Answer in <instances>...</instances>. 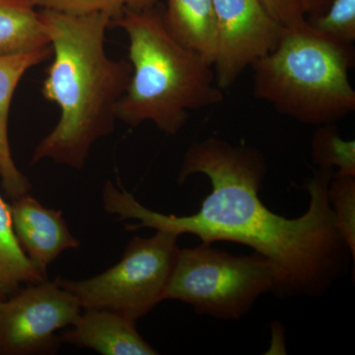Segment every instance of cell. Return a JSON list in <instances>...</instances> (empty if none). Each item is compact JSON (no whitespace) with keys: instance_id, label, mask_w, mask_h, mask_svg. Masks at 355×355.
I'll return each instance as SVG.
<instances>
[{"instance_id":"8","label":"cell","mask_w":355,"mask_h":355,"mask_svg":"<svg viewBox=\"0 0 355 355\" xmlns=\"http://www.w3.org/2000/svg\"><path fill=\"white\" fill-rule=\"evenodd\" d=\"M217 27L216 83L227 90L248 67L272 51L286 28L260 0H214Z\"/></svg>"},{"instance_id":"17","label":"cell","mask_w":355,"mask_h":355,"mask_svg":"<svg viewBox=\"0 0 355 355\" xmlns=\"http://www.w3.org/2000/svg\"><path fill=\"white\" fill-rule=\"evenodd\" d=\"M306 21L327 38L347 46L355 42V0H331L323 12L306 16Z\"/></svg>"},{"instance_id":"22","label":"cell","mask_w":355,"mask_h":355,"mask_svg":"<svg viewBox=\"0 0 355 355\" xmlns=\"http://www.w3.org/2000/svg\"><path fill=\"white\" fill-rule=\"evenodd\" d=\"M157 1L158 0H125V7L132 10H144L155 6Z\"/></svg>"},{"instance_id":"11","label":"cell","mask_w":355,"mask_h":355,"mask_svg":"<svg viewBox=\"0 0 355 355\" xmlns=\"http://www.w3.org/2000/svg\"><path fill=\"white\" fill-rule=\"evenodd\" d=\"M51 48L0 57V181L11 200L27 195L32 186L29 179L18 169L11 153L8 135L9 112L14 92L28 70L46 62Z\"/></svg>"},{"instance_id":"15","label":"cell","mask_w":355,"mask_h":355,"mask_svg":"<svg viewBox=\"0 0 355 355\" xmlns=\"http://www.w3.org/2000/svg\"><path fill=\"white\" fill-rule=\"evenodd\" d=\"M318 127L311 141L313 164L333 170L334 176L355 177L354 140H343L335 123Z\"/></svg>"},{"instance_id":"16","label":"cell","mask_w":355,"mask_h":355,"mask_svg":"<svg viewBox=\"0 0 355 355\" xmlns=\"http://www.w3.org/2000/svg\"><path fill=\"white\" fill-rule=\"evenodd\" d=\"M328 198L336 230L355 259V177L333 175Z\"/></svg>"},{"instance_id":"13","label":"cell","mask_w":355,"mask_h":355,"mask_svg":"<svg viewBox=\"0 0 355 355\" xmlns=\"http://www.w3.org/2000/svg\"><path fill=\"white\" fill-rule=\"evenodd\" d=\"M50 46L33 0H0V57Z\"/></svg>"},{"instance_id":"14","label":"cell","mask_w":355,"mask_h":355,"mask_svg":"<svg viewBox=\"0 0 355 355\" xmlns=\"http://www.w3.org/2000/svg\"><path fill=\"white\" fill-rule=\"evenodd\" d=\"M44 277L30 261L14 231L10 205L0 195V299L27 284H41Z\"/></svg>"},{"instance_id":"6","label":"cell","mask_w":355,"mask_h":355,"mask_svg":"<svg viewBox=\"0 0 355 355\" xmlns=\"http://www.w3.org/2000/svg\"><path fill=\"white\" fill-rule=\"evenodd\" d=\"M179 237L161 230L149 238L133 236L121 261L106 272L83 280L58 277V286L72 294L83 309L113 311L137 322L164 301Z\"/></svg>"},{"instance_id":"19","label":"cell","mask_w":355,"mask_h":355,"mask_svg":"<svg viewBox=\"0 0 355 355\" xmlns=\"http://www.w3.org/2000/svg\"><path fill=\"white\" fill-rule=\"evenodd\" d=\"M273 20L284 28L304 24L306 16L301 0H260Z\"/></svg>"},{"instance_id":"21","label":"cell","mask_w":355,"mask_h":355,"mask_svg":"<svg viewBox=\"0 0 355 355\" xmlns=\"http://www.w3.org/2000/svg\"><path fill=\"white\" fill-rule=\"evenodd\" d=\"M331 0H301L305 16L316 15L323 12Z\"/></svg>"},{"instance_id":"1","label":"cell","mask_w":355,"mask_h":355,"mask_svg":"<svg viewBox=\"0 0 355 355\" xmlns=\"http://www.w3.org/2000/svg\"><path fill=\"white\" fill-rule=\"evenodd\" d=\"M265 156L254 147L234 146L209 137L184 153L178 184L193 175L209 178L211 193L197 214L166 216L144 207L125 189L107 181L103 190L105 211L120 220L135 219L128 231L150 228L181 236H198L202 242H234L265 257L275 270V297H321L354 261L336 230L328 198L333 170L315 167L306 182L307 211L288 219L263 205L260 190L266 175Z\"/></svg>"},{"instance_id":"10","label":"cell","mask_w":355,"mask_h":355,"mask_svg":"<svg viewBox=\"0 0 355 355\" xmlns=\"http://www.w3.org/2000/svg\"><path fill=\"white\" fill-rule=\"evenodd\" d=\"M137 322L109 310L84 309L76 323L60 334V342L103 355H155L137 331Z\"/></svg>"},{"instance_id":"9","label":"cell","mask_w":355,"mask_h":355,"mask_svg":"<svg viewBox=\"0 0 355 355\" xmlns=\"http://www.w3.org/2000/svg\"><path fill=\"white\" fill-rule=\"evenodd\" d=\"M10 212L18 242L35 266L46 277L49 266L80 242L70 232L62 210L46 209L27 193L11 200Z\"/></svg>"},{"instance_id":"3","label":"cell","mask_w":355,"mask_h":355,"mask_svg":"<svg viewBox=\"0 0 355 355\" xmlns=\"http://www.w3.org/2000/svg\"><path fill=\"white\" fill-rule=\"evenodd\" d=\"M111 25L127 34L132 72L116 106V120L130 127L150 121L161 132L177 135L190 112L224 100L214 65L184 46L166 27L163 11L125 8Z\"/></svg>"},{"instance_id":"20","label":"cell","mask_w":355,"mask_h":355,"mask_svg":"<svg viewBox=\"0 0 355 355\" xmlns=\"http://www.w3.org/2000/svg\"><path fill=\"white\" fill-rule=\"evenodd\" d=\"M272 343L268 354H286V345H284V330L279 322L272 323Z\"/></svg>"},{"instance_id":"2","label":"cell","mask_w":355,"mask_h":355,"mask_svg":"<svg viewBox=\"0 0 355 355\" xmlns=\"http://www.w3.org/2000/svg\"><path fill=\"white\" fill-rule=\"evenodd\" d=\"M40 14L53 51L42 94L58 105L60 118L35 148L31 163L51 159L83 170L95 142L114 132L116 106L127 90L132 64L107 55L108 14L70 15L44 9Z\"/></svg>"},{"instance_id":"4","label":"cell","mask_w":355,"mask_h":355,"mask_svg":"<svg viewBox=\"0 0 355 355\" xmlns=\"http://www.w3.org/2000/svg\"><path fill=\"white\" fill-rule=\"evenodd\" d=\"M354 53V46L327 38L307 21L286 28L277 46L251 65L254 97L306 125L335 123L355 110Z\"/></svg>"},{"instance_id":"5","label":"cell","mask_w":355,"mask_h":355,"mask_svg":"<svg viewBox=\"0 0 355 355\" xmlns=\"http://www.w3.org/2000/svg\"><path fill=\"white\" fill-rule=\"evenodd\" d=\"M273 286L275 270L265 257L234 256L202 242L179 250L164 300L181 301L198 315L239 320Z\"/></svg>"},{"instance_id":"12","label":"cell","mask_w":355,"mask_h":355,"mask_svg":"<svg viewBox=\"0 0 355 355\" xmlns=\"http://www.w3.org/2000/svg\"><path fill=\"white\" fill-rule=\"evenodd\" d=\"M163 18L175 39L214 64L218 42L214 0H166Z\"/></svg>"},{"instance_id":"18","label":"cell","mask_w":355,"mask_h":355,"mask_svg":"<svg viewBox=\"0 0 355 355\" xmlns=\"http://www.w3.org/2000/svg\"><path fill=\"white\" fill-rule=\"evenodd\" d=\"M35 6L44 10L87 15L93 13H106L111 16L112 22L125 12V0H33Z\"/></svg>"},{"instance_id":"7","label":"cell","mask_w":355,"mask_h":355,"mask_svg":"<svg viewBox=\"0 0 355 355\" xmlns=\"http://www.w3.org/2000/svg\"><path fill=\"white\" fill-rule=\"evenodd\" d=\"M81 309L57 279L21 287L0 299V355L57 354L58 331L76 324Z\"/></svg>"}]
</instances>
